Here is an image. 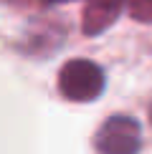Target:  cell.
<instances>
[{
	"mask_svg": "<svg viewBox=\"0 0 152 154\" xmlns=\"http://www.w3.org/2000/svg\"><path fill=\"white\" fill-rule=\"evenodd\" d=\"M129 15L139 23H152V0H127Z\"/></svg>",
	"mask_w": 152,
	"mask_h": 154,
	"instance_id": "obj_4",
	"label": "cell"
},
{
	"mask_svg": "<svg viewBox=\"0 0 152 154\" xmlns=\"http://www.w3.org/2000/svg\"><path fill=\"white\" fill-rule=\"evenodd\" d=\"M127 0H86L84 18H81V30L86 35H99L119 18Z\"/></svg>",
	"mask_w": 152,
	"mask_h": 154,
	"instance_id": "obj_3",
	"label": "cell"
},
{
	"mask_svg": "<svg viewBox=\"0 0 152 154\" xmlns=\"http://www.w3.org/2000/svg\"><path fill=\"white\" fill-rule=\"evenodd\" d=\"M43 3H48V5H53V3H66V0H43Z\"/></svg>",
	"mask_w": 152,
	"mask_h": 154,
	"instance_id": "obj_5",
	"label": "cell"
},
{
	"mask_svg": "<svg viewBox=\"0 0 152 154\" xmlns=\"http://www.w3.org/2000/svg\"><path fill=\"white\" fill-rule=\"evenodd\" d=\"M59 91L68 101H79V104L94 101L104 91V71L94 61L74 58L63 63L59 71Z\"/></svg>",
	"mask_w": 152,
	"mask_h": 154,
	"instance_id": "obj_1",
	"label": "cell"
},
{
	"mask_svg": "<svg viewBox=\"0 0 152 154\" xmlns=\"http://www.w3.org/2000/svg\"><path fill=\"white\" fill-rule=\"evenodd\" d=\"M150 121H152V106H150Z\"/></svg>",
	"mask_w": 152,
	"mask_h": 154,
	"instance_id": "obj_6",
	"label": "cell"
},
{
	"mask_svg": "<svg viewBox=\"0 0 152 154\" xmlns=\"http://www.w3.org/2000/svg\"><path fill=\"white\" fill-rule=\"evenodd\" d=\"M94 146L99 154H139L142 146V129L137 119L127 114H114L99 126Z\"/></svg>",
	"mask_w": 152,
	"mask_h": 154,
	"instance_id": "obj_2",
	"label": "cell"
}]
</instances>
